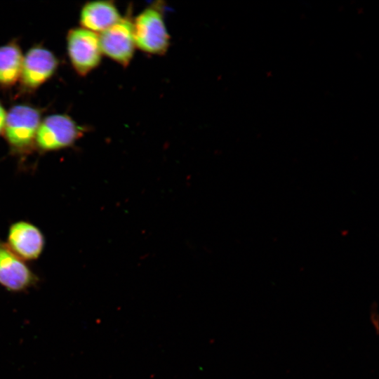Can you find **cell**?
<instances>
[{
	"mask_svg": "<svg viewBox=\"0 0 379 379\" xmlns=\"http://www.w3.org/2000/svg\"><path fill=\"white\" fill-rule=\"evenodd\" d=\"M165 3L153 2L133 18L136 48L154 55H164L170 46V35L164 20Z\"/></svg>",
	"mask_w": 379,
	"mask_h": 379,
	"instance_id": "cell-2",
	"label": "cell"
},
{
	"mask_svg": "<svg viewBox=\"0 0 379 379\" xmlns=\"http://www.w3.org/2000/svg\"><path fill=\"white\" fill-rule=\"evenodd\" d=\"M59 65L56 55L41 44L32 46L23 55L19 82L24 92L32 93L48 81Z\"/></svg>",
	"mask_w": 379,
	"mask_h": 379,
	"instance_id": "cell-6",
	"label": "cell"
},
{
	"mask_svg": "<svg viewBox=\"0 0 379 379\" xmlns=\"http://www.w3.org/2000/svg\"><path fill=\"white\" fill-rule=\"evenodd\" d=\"M87 130L68 114L48 115L41 119L38 128L35 149L48 152L72 147Z\"/></svg>",
	"mask_w": 379,
	"mask_h": 379,
	"instance_id": "cell-3",
	"label": "cell"
},
{
	"mask_svg": "<svg viewBox=\"0 0 379 379\" xmlns=\"http://www.w3.org/2000/svg\"><path fill=\"white\" fill-rule=\"evenodd\" d=\"M121 18L112 1H93L85 3L80 11V27L98 33L107 30Z\"/></svg>",
	"mask_w": 379,
	"mask_h": 379,
	"instance_id": "cell-9",
	"label": "cell"
},
{
	"mask_svg": "<svg viewBox=\"0 0 379 379\" xmlns=\"http://www.w3.org/2000/svg\"><path fill=\"white\" fill-rule=\"evenodd\" d=\"M66 44L71 65L80 77H86L100 65L102 53L98 34L73 27L67 33Z\"/></svg>",
	"mask_w": 379,
	"mask_h": 379,
	"instance_id": "cell-4",
	"label": "cell"
},
{
	"mask_svg": "<svg viewBox=\"0 0 379 379\" xmlns=\"http://www.w3.org/2000/svg\"><path fill=\"white\" fill-rule=\"evenodd\" d=\"M23 54L17 39L0 46V87L8 88L19 81Z\"/></svg>",
	"mask_w": 379,
	"mask_h": 379,
	"instance_id": "cell-10",
	"label": "cell"
},
{
	"mask_svg": "<svg viewBox=\"0 0 379 379\" xmlns=\"http://www.w3.org/2000/svg\"><path fill=\"white\" fill-rule=\"evenodd\" d=\"M6 244L25 262L32 261L41 255L45 238L37 226L27 221L19 220L9 227Z\"/></svg>",
	"mask_w": 379,
	"mask_h": 379,
	"instance_id": "cell-8",
	"label": "cell"
},
{
	"mask_svg": "<svg viewBox=\"0 0 379 379\" xmlns=\"http://www.w3.org/2000/svg\"><path fill=\"white\" fill-rule=\"evenodd\" d=\"M38 276L25 260L0 239V286L11 293H22L36 286Z\"/></svg>",
	"mask_w": 379,
	"mask_h": 379,
	"instance_id": "cell-7",
	"label": "cell"
},
{
	"mask_svg": "<svg viewBox=\"0 0 379 379\" xmlns=\"http://www.w3.org/2000/svg\"><path fill=\"white\" fill-rule=\"evenodd\" d=\"M131 12L129 9L117 23L99 35L102 55L123 67L130 64L136 48Z\"/></svg>",
	"mask_w": 379,
	"mask_h": 379,
	"instance_id": "cell-5",
	"label": "cell"
},
{
	"mask_svg": "<svg viewBox=\"0 0 379 379\" xmlns=\"http://www.w3.org/2000/svg\"><path fill=\"white\" fill-rule=\"evenodd\" d=\"M7 112L0 101V135L3 134Z\"/></svg>",
	"mask_w": 379,
	"mask_h": 379,
	"instance_id": "cell-11",
	"label": "cell"
},
{
	"mask_svg": "<svg viewBox=\"0 0 379 379\" xmlns=\"http://www.w3.org/2000/svg\"><path fill=\"white\" fill-rule=\"evenodd\" d=\"M41 109L28 104H18L7 112L3 135L11 154L26 157L35 150Z\"/></svg>",
	"mask_w": 379,
	"mask_h": 379,
	"instance_id": "cell-1",
	"label": "cell"
}]
</instances>
